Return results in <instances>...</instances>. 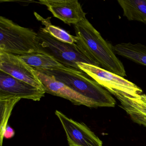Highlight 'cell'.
<instances>
[{"label": "cell", "mask_w": 146, "mask_h": 146, "mask_svg": "<svg viewBox=\"0 0 146 146\" xmlns=\"http://www.w3.org/2000/svg\"><path fill=\"white\" fill-rule=\"evenodd\" d=\"M34 15L37 20L44 25V28H41L42 29L52 37L63 42L72 44L76 43V36L72 35L59 27L53 25L50 21L51 18L44 19L36 12L34 13Z\"/></svg>", "instance_id": "cell-15"}, {"label": "cell", "mask_w": 146, "mask_h": 146, "mask_svg": "<svg viewBox=\"0 0 146 146\" xmlns=\"http://www.w3.org/2000/svg\"><path fill=\"white\" fill-rule=\"evenodd\" d=\"M35 70V73L42 84L46 93L66 99L75 105H82L89 108L98 107L91 100L74 91L52 76Z\"/></svg>", "instance_id": "cell-9"}, {"label": "cell", "mask_w": 146, "mask_h": 146, "mask_svg": "<svg viewBox=\"0 0 146 146\" xmlns=\"http://www.w3.org/2000/svg\"><path fill=\"white\" fill-rule=\"evenodd\" d=\"M55 114L64 128L69 146H103L102 141L84 123L73 120L58 110Z\"/></svg>", "instance_id": "cell-6"}, {"label": "cell", "mask_w": 146, "mask_h": 146, "mask_svg": "<svg viewBox=\"0 0 146 146\" xmlns=\"http://www.w3.org/2000/svg\"><path fill=\"white\" fill-rule=\"evenodd\" d=\"M123 109L126 111L133 122L146 127V115L128 108Z\"/></svg>", "instance_id": "cell-17"}, {"label": "cell", "mask_w": 146, "mask_h": 146, "mask_svg": "<svg viewBox=\"0 0 146 146\" xmlns=\"http://www.w3.org/2000/svg\"><path fill=\"white\" fill-rule=\"evenodd\" d=\"M76 44L81 47L100 67L121 77L126 76L123 65L116 56L113 46L105 40L87 18L75 25Z\"/></svg>", "instance_id": "cell-1"}, {"label": "cell", "mask_w": 146, "mask_h": 146, "mask_svg": "<svg viewBox=\"0 0 146 146\" xmlns=\"http://www.w3.org/2000/svg\"><path fill=\"white\" fill-rule=\"evenodd\" d=\"M37 34L43 53L52 56L64 66L80 71L77 63H86L100 67L96 61L76 43L70 44L60 41L42 30L41 28Z\"/></svg>", "instance_id": "cell-4"}, {"label": "cell", "mask_w": 146, "mask_h": 146, "mask_svg": "<svg viewBox=\"0 0 146 146\" xmlns=\"http://www.w3.org/2000/svg\"><path fill=\"white\" fill-rule=\"evenodd\" d=\"M116 54L143 65L146 66V46L140 43L122 42L113 46Z\"/></svg>", "instance_id": "cell-11"}, {"label": "cell", "mask_w": 146, "mask_h": 146, "mask_svg": "<svg viewBox=\"0 0 146 146\" xmlns=\"http://www.w3.org/2000/svg\"><path fill=\"white\" fill-rule=\"evenodd\" d=\"M15 135V131L12 127L7 125L4 134V137L6 139H10Z\"/></svg>", "instance_id": "cell-18"}, {"label": "cell", "mask_w": 146, "mask_h": 146, "mask_svg": "<svg viewBox=\"0 0 146 146\" xmlns=\"http://www.w3.org/2000/svg\"><path fill=\"white\" fill-rule=\"evenodd\" d=\"M141 99L143 101V102L146 103V99H145V98H142L141 96Z\"/></svg>", "instance_id": "cell-19"}, {"label": "cell", "mask_w": 146, "mask_h": 146, "mask_svg": "<svg viewBox=\"0 0 146 146\" xmlns=\"http://www.w3.org/2000/svg\"><path fill=\"white\" fill-rule=\"evenodd\" d=\"M18 56L36 70L63 69L67 67L58 62L53 57L47 54L35 53Z\"/></svg>", "instance_id": "cell-13"}, {"label": "cell", "mask_w": 146, "mask_h": 146, "mask_svg": "<svg viewBox=\"0 0 146 146\" xmlns=\"http://www.w3.org/2000/svg\"><path fill=\"white\" fill-rule=\"evenodd\" d=\"M141 97L143 98H145V99H146V95H142Z\"/></svg>", "instance_id": "cell-20"}, {"label": "cell", "mask_w": 146, "mask_h": 146, "mask_svg": "<svg viewBox=\"0 0 146 146\" xmlns=\"http://www.w3.org/2000/svg\"><path fill=\"white\" fill-rule=\"evenodd\" d=\"M46 92L0 71V94L39 101Z\"/></svg>", "instance_id": "cell-10"}, {"label": "cell", "mask_w": 146, "mask_h": 146, "mask_svg": "<svg viewBox=\"0 0 146 146\" xmlns=\"http://www.w3.org/2000/svg\"><path fill=\"white\" fill-rule=\"evenodd\" d=\"M21 100L13 96L0 94V107H1V124H0V135L1 145L2 146L4 134L7 123L11 116L13 108L18 102Z\"/></svg>", "instance_id": "cell-14"}, {"label": "cell", "mask_w": 146, "mask_h": 146, "mask_svg": "<svg viewBox=\"0 0 146 146\" xmlns=\"http://www.w3.org/2000/svg\"><path fill=\"white\" fill-rule=\"evenodd\" d=\"M79 70L98 83L109 93H123L132 97L141 98L143 91L133 82L123 77L108 71L101 67L84 63H77Z\"/></svg>", "instance_id": "cell-5"}, {"label": "cell", "mask_w": 146, "mask_h": 146, "mask_svg": "<svg viewBox=\"0 0 146 146\" xmlns=\"http://www.w3.org/2000/svg\"><path fill=\"white\" fill-rule=\"evenodd\" d=\"M111 94L119 100V106L121 108L131 109L146 115V103L142 100L141 97L135 98L123 93L117 92H113Z\"/></svg>", "instance_id": "cell-16"}, {"label": "cell", "mask_w": 146, "mask_h": 146, "mask_svg": "<svg viewBox=\"0 0 146 146\" xmlns=\"http://www.w3.org/2000/svg\"><path fill=\"white\" fill-rule=\"evenodd\" d=\"M56 18L66 24L74 25L86 18V13L78 0H40Z\"/></svg>", "instance_id": "cell-8"}, {"label": "cell", "mask_w": 146, "mask_h": 146, "mask_svg": "<svg viewBox=\"0 0 146 146\" xmlns=\"http://www.w3.org/2000/svg\"><path fill=\"white\" fill-rule=\"evenodd\" d=\"M36 70V69H35ZM52 76L74 91L94 102L98 107H114L115 99L111 94L84 72L73 68L36 70Z\"/></svg>", "instance_id": "cell-2"}, {"label": "cell", "mask_w": 146, "mask_h": 146, "mask_svg": "<svg viewBox=\"0 0 146 146\" xmlns=\"http://www.w3.org/2000/svg\"><path fill=\"white\" fill-rule=\"evenodd\" d=\"M118 3L128 20L146 25V0H119Z\"/></svg>", "instance_id": "cell-12"}, {"label": "cell", "mask_w": 146, "mask_h": 146, "mask_svg": "<svg viewBox=\"0 0 146 146\" xmlns=\"http://www.w3.org/2000/svg\"><path fill=\"white\" fill-rule=\"evenodd\" d=\"M0 51L17 56L43 54L37 33L2 16L0 17Z\"/></svg>", "instance_id": "cell-3"}, {"label": "cell", "mask_w": 146, "mask_h": 146, "mask_svg": "<svg viewBox=\"0 0 146 146\" xmlns=\"http://www.w3.org/2000/svg\"><path fill=\"white\" fill-rule=\"evenodd\" d=\"M0 71L44 90L35 69L17 55L0 51Z\"/></svg>", "instance_id": "cell-7"}]
</instances>
